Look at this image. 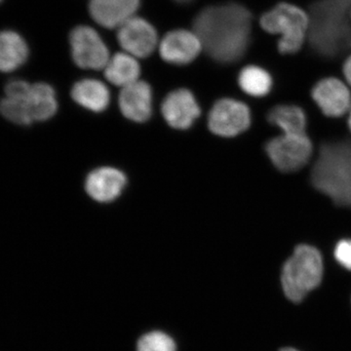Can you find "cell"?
<instances>
[{
  "instance_id": "obj_10",
  "label": "cell",
  "mask_w": 351,
  "mask_h": 351,
  "mask_svg": "<svg viewBox=\"0 0 351 351\" xmlns=\"http://www.w3.org/2000/svg\"><path fill=\"white\" fill-rule=\"evenodd\" d=\"M311 98L323 114L339 119L350 112L351 93L350 88L338 77H324L318 80L311 90Z\"/></svg>"
},
{
  "instance_id": "obj_9",
  "label": "cell",
  "mask_w": 351,
  "mask_h": 351,
  "mask_svg": "<svg viewBox=\"0 0 351 351\" xmlns=\"http://www.w3.org/2000/svg\"><path fill=\"white\" fill-rule=\"evenodd\" d=\"M117 41L124 52L137 59L151 56L158 47L156 27L144 18L134 16L117 29Z\"/></svg>"
},
{
  "instance_id": "obj_19",
  "label": "cell",
  "mask_w": 351,
  "mask_h": 351,
  "mask_svg": "<svg viewBox=\"0 0 351 351\" xmlns=\"http://www.w3.org/2000/svg\"><path fill=\"white\" fill-rule=\"evenodd\" d=\"M29 57L25 39L13 31L0 32V71L10 73L20 68Z\"/></svg>"
},
{
  "instance_id": "obj_7",
  "label": "cell",
  "mask_w": 351,
  "mask_h": 351,
  "mask_svg": "<svg viewBox=\"0 0 351 351\" xmlns=\"http://www.w3.org/2000/svg\"><path fill=\"white\" fill-rule=\"evenodd\" d=\"M71 57L76 66L84 69H104L110 60L107 44L89 25H77L69 34Z\"/></svg>"
},
{
  "instance_id": "obj_20",
  "label": "cell",
  "mask_w": 351,
  "mask_h": 351,
  "mask_svg": "<svg viewBox=\"0 0 351 351\" xmlns=\"http://www.w3.org/2000/svg\"><path fill=\"white\" fill-rule=\"evenodd\" d=\"M267 121L283 134H306V112L295 105L276 106L267 113Z\"/></svg>"
},
{
  "instance_id": "obj_21",
  "label": "cell",
  "mask_w": 351,
  "mask_h": 351,
  "mask_svg": "<svg viewBox=\"0 0 351 351\" xmlns=\"http://www.w3.org/2000/svg\"><path fill=\"white\" fill-rule=\"evenodd\" d=\"M239 85L245 94L254 98L267 96L274 88V77L267 69L257 64H249L240 71Z\"/></svg>"
},
{
  "instance_id": "obj_4",
  "label": "cell",
  "mask_w": 351,
  "mask_h": 351,
  "mask_svg": "<svg viewBox=\"0 0 351 351\" xmlns=\"http://www.w3.org/2000/svg\"><path fill=\"white\" fill-rule=\"evenodd\" d=\"M258 23L263 32L279 36L276 46L280 54L295 55L309 38L311 16L302 7L282 1L263 13Z\"/></svg>"
},
{
  "instance_id": "obj_3",
  "label": "cell",
  "mask_w": 351,
  "mask_h": 351,
  "mask_svg": "<svg viewBox=\"0 0 351 351\" xmlns=\"http://www.w3.org/2000/svg\"><path fill=\"white\" fill-rule=\"evenodd\" d=\"M350 8L351 0H327L316 8L309 38L314 49L322 56H337L350 47Z\"/></svg>"
},
{
  "instance_id": "obj_24",
  "label": "cell",
  "mask_w": 351,
  "mask_h": 351,
  "mask_svg": "<svg viewBox=\"0 0 351 351\" xmlns=\"http://www.w3.org/2000/svg\"><path fill=\"white\" fill-rule=\"evenodd\" d=\"M334 256L339 265L351 271V239L339 241L335 247Z\"/></svg>"
},
{
  "instance_id": "obj_5",
  "label": "cell",
  "mask_w": 351,
  "mask_h": 351,
  "mask_svg": "<svg viewBox=\"0 0 351 351\" xmlns=\"http://www.w3.org/2000/svg\"><path fill=\"white\" fill-rule=\"evenodd\" d=\"M323 274L324 263L319 250L311 245H299L282 267L284 294L291 302H301L320 285Z\"/></svg>"
},
{
  "instance_id": "obj_14",
  "label": "cell",
  "mask_w": 351,
  "mask_h": 351,
  "mask_svg": "<svg viewBox=\"0 0 351 351\" xmlns=\"http://www.w3.org/2000/svg\"><path fill=\"white\" fill-rule=\"evenodd\" d=\"M119 108L122 114L132 121L145 122L152 112V91L149 84L138 80L123 87L119 95Z\"/></svg>"
},
{
  "instance_id": "obj_18",
  "label": "cell",
  "mask_w": 351,
  "mask_h": 351,
  "mask_svg": "<svg viewBox=\"0 0 351 351\" xmlns=\"http://www.w3.org/2000/svg\"><path fill=\"white\" fill-rule=\"evenodd\" d=\"M104 73L108 82L123 88L140 80L141 66L137 58L123 51L110 56Z\"/></svg>"
},
{
  "instance_id": "obj_15",
  "label": "cell",
  "mask_w": 351,
  "mask_h": 351,
  "mask_svg": "<svg viewBox=\"0 0 351 351\" xmlns=\"http://www.w3.org/2000/svg\"><path fill=\"white\" fill-rule=\"evenodd\" d=\"M126 184V177L121 171L103 167L90 173L85 189L90 197L98 202H110L117 199Z\"/></svg>"
},
{
  "instance_id": "obj_25",
  "label": "cell",
  "mask_w": 351,
  "mask_h": 351,
  "mask_svg": "<svg viewBox=\"0 0 351 351\" xmlns=\"http://www.w3.org/2000/svg\"><path fill=\"white\" fill-rule=\"evenodd\" d=\"M343 73L345 76L346 82L351 86V54L346 58L345 63L343 64Z\"/></svg>"
},
{
  "instance_id": "obj_17",
  "label": "cell",
  "mask_w": 351,
  "mask_h": 351,
  "mask_svg": "<svg viewBox=\"0 0 351 351\" xmlns=\"http://www.w3.org/2000/svg\"><path fill=\"white\" fill-rule=\"evenodd\" d=\"M71 97L78 105L101 112L110 105V90L105 83L97 80H82L76 82L71 89Z\"/></svg>"
},
{
  "instance_id": "obj_28",
  "label": "cell",
  "mask_w": 351,
  "mask_h": 351,
  "mask_svg": "<svg viewBox=\"0 0 351 351\" xmlns=\"http://www.w3.org/2000/svg\"><path fill=\"white\" fill-rule=\"evenodd\" d=\"M280 351H300L298 350H295V348H284L282 350H280Z\"/></svg>"
},
{
  "instance_id": "obj_23",
  "label": "cell",
  "mask_w": 351,
  "mask_h": 351,
  "mask_svg": "<svg viewBox=\"0 0 351 351\" xmlns=\"http://www.w3.org/2000/svg\"><path fill=\"white\" fill-rule=\"evenodd\" d=\"M136 351H178L172 336L160 330L147 332L138 339Z\"/></svg>"
},
{
  "instance_id": "obj_26",
  "label": "cell",
  "mask_w": 351,
  "mask_h": 351,
  "mask_svg": "<svg viewBox=\"0 0 351 351\" xmlns=\"http://www.w3.org/2000/svg\"><path fill=\"white\" fill-rule=\"evenodd\" d=\"M350 114H348V128H350V130L351 132V108H350Z\"/></svg>"
},
{
  "instance_id": "obj_16",
  "label": "cell",
  "mask_w": 351,
  "mask_h": 351,
  "mask_svg": "<svg viewBox=\"0 0 351 351\" xmlns=\"http://www.w3.org/2000/svg\"><path fill=\"white\" fill-rule=\"evenodd\" d=\"M32 84L14 80L6 85L5 98L0 101V113L11 122L20 125L32 123L29 114V94Z\"/></svg>"
},
{
  "instance_id": "obj_29",
  "label": "cell",
  "mask_w": 351,
  "mask_h": 351,
  "mask_svg": "<svg viewBox=\"0 0 351 351\" xmlns=\"http://www.w3.org/2000/svg\"><path fill=\"white\" fill-rule=\"evenodd\" d=\"M350 25H351V8H350Z\"/></svg>"
},
{
  "instance_id": "obj_22",
  "label": "cell",
  "mask_w": 351,
  "mask_h": 351,
  "mask_svg": "<svg viewBox=\"0 0 351 351\" xmlns=\"http://www.w3.org/2000/svg\"><path fill=\"white\" fill-rule=\"evenodd\" d=\"M58 103L54 89L46 83L32 85L29 113L32 122L45 121L54 117Z\"/></svg>"
},
{
  "instance_id": "obj_8",
  "label": "cell",
  "mask_w": 351,
  "mask_h": 351,
  "mask_svg": "<svg viewBox=\"0 0 351 351\" xmlns=\"http://www.w3.org/2000/svg\"><path fill=\"white\" fill-rule=\"evenodd\" d=\"M251 120L248 106L234 99H221L209 113L208 127L215 135L232 138L246 131Z\"/></svg>"
},
{
  "instance_id": "obj_11",
  "label": "cell",
  "mask_w": 351,
  "mask_h": 351,
  "mask_svg": "<svg viewBox=\"0 0 351 351\" xmlns=\"http://www.w3.org/2000/svg\"><path fill=\"white\" fill-rule=\"evenodd\" d=\"M158 50L166 63L184 66L199 56L203 46L195 32L179 29L165 34L158 44Z\"/></svg>"
},
{
  "instance_id": "obj_30",
  "label": "cell",
  "mask_w": 351,
  "mask_h": 351,
  "mask_svg": "<svg viewBox=\"0 0 351 351\" xmlns=\"http://www.w3.org/2000/svg\"><path fill=\"white\" fill-rule=\"evenodd\" d=\"M1 1H2V0H0V2H1Z\"/></svg>"
},
{
  "instance_id": "obj_13",
  "label": "cell",
  "mask_w": 351,
  "mask_h": 351,
  "mask_svg": "<svg viewBox=\"0 0 351 351\" xmlns=\"http://www.w3.org/2000/svg\"><path fill=\"white\" fill-rule=\"evenodd\" d=\"M141 0H90L88 11L92 20L105 29H119L136 16Z\"/></svg>"
},
{
  "instance_id": "obj_2",
  "label": "cell",
  "mask_w": 351,
  "mask_h": 351,
  "mask_svg": "<svg viewBox=\"0 0 351 351\" xmlns=\"http://www.w3.org/2000/svg\"><path fill=\"white\" fill-rule=\"evenodd\" d=\"M311 184L338 206L351 208V142L321 145L311 173Z\"/></svg>"
},
{
  "instance_id": "obj_6",
  "label": "cell",
  "mask_w": 351,
  "mask_h": 351,
  "mask_svg": "<svg viewBox=\"0 0 351 351\" xmlns=\"http://www.w3.org/2000/svg\"><path fill=\"white\" fill-rule=\"evenodd\" d=\"M313 145L306 134H282L265 144V152L277 170L294 173L311 160Z\"/></svg>"
},
{
  "instance_id": "obj_1",
  "label": "cell",
  "mask_w": 351,
  "mask_h": 351,
  "mask_svg": "<svg viewBox=\"0 0 351 351\" xmlns=\"http://www.w3.org/2000/svg\"><path fill=\"white\" fill-rule=\"evenodd\" d=\"M252 15L239 3L207 7L196 15L193 32L203 50L219 63L239 61L250 45Z\"/></svg>"
},
{
  "instance_id": "obj_27",
  "label": "cell",
  "mask_w": 351,
  "mask_h": 351,
  "mask_svg": "<svg viewBox=\"0 0 351 351\" xmlns=\"http://www.w3.org/2000/svg\"><path fill=\"white\" fill-rule=\"evenodd\" d=\"M178 3L186 4L189 3V2L193 1V0H175Z\"/></svg>"
},
{
  "instance_id": "obj_12",
  "label": "cell",
  "mask_w": 351,
  "mask_h": 351,
  "mask_svg": "<svg viewBox=\"0 0 351 351\" xmlns=\"http://www.w3.org/2000/svg\"><path fill=\"white\" fill-rule=\"evenodd\" d=\"M161 112L168 125L186 130L199 117L200 108L191 91L178 89L164 99Z\"/></svg>"
}]
</instances>
